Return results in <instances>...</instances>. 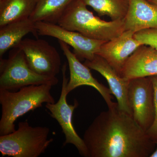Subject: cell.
Segmentation results:
<instances>
[{
  "label": "cell",
  "instance_id": "6da1fadb",
  "mask_svg": "<svg viewBox=\"0 0 157 157\" xmlns=\"http://www.w3.org/2000/svg\"><path fill=\"white\" fill-rule=\"evenodd\" d=\"M82 139L89 157H148L156 145L117 104L96 117Z\"/></svg>",
  "mask_w": 157,
  "mask_h": 157
},
{
  "label": "cell",
  "instance_id": "7a4b0ae2",
  "mask_svg": "<svg viewBox=\"0 0 157 157\" xmlns=\"http://www.w3.org/2000/svg\"><path fill=\"white\" fill-rule=\"evenodd\" d=\"M52 86L49 84L32 85L16 91L0 89V135L15 131L14 123L27 113L42 107L44 103H56L51 93Z\"/></svg>",
  "mask_w": 157,
  "mask_h": 157
},
{
  "label": "cell",
  "instance_id": "3957f363",
  "mask_svg": "<svg viewBox=\"0 0 157 157\" xmlns=\"http://www.w3.org/2000/svg\"><path fill=\"white\" fill-rule=\"evenodd\" d=\"M124 20H103L89 11L82 0H73L57 24L90 39L107 42L120 36L125 31Z\"/></svg>",
  "mask_w": 157,
  "mask_h": 157
},
{
  "label": "cell",
  "instance_id": "277c9868",
  "mask_svg": "<svg viewBox=\"0 0 157 157\" xmlns=\"http://www.w3.org/2000/svg\"><path fill=\"white\" fill-rule=\"evenodd\" d=\"M47 127H33L27 121L20 122L14 132L0 135V152L2 156L38 157L53 141L48 139Z\"/></svg>",
  "mask_w": 157,
  "mask_h": 157
},
{
  "label": "cell",
  "instance_id": "5b68a950",
  "mask_svg": "<svg viewBox=\"0 0 157 157\" xmlns=\"http://www.w3.org/2000/svg\"><path fill=\"white\" fill-rule=\"evenodd\" d=\"M58 82L56 76H42L32 70L19 47L11 49L8 58L0 59L1 89L16 91L32 85L49 84L54 86Z\"/></svg>",
  "mask_w": 157,
  "mask_h": 157
},
{
  "label": "cell",
  "instance_id": "8992f818",
  "mask_svg": "<svg viewBox=\"0 0 157 157\" xmlns=\"http://www.w3.org/2000/svg\"><path fill=\"white\" fill-rule=\"evenodd\" d=\"M67 64L65 63L62 68L63 82L61 94L57 103L45 104V107L49 110L51 116L56 120L60 126L65 140L63 144L65 146L72 144L77 149L79 155L83 157H89L88 151L83 139L79 137L74 128L73 123V116L74 110L78 107V103L75 99L74 104H68L67 101V86L69 79L66 76Z\"/></svg>",
  "mask_w": 157,
  "mask_h": 157
},
{
  "label": "cell",
  "instance_id": "52a82bcc",
  "mask_svg": "<svg viewBox=\"0 0 157 157\" xmlns=\"http://www.w3.org/2000/svg\"><path fill=\"white\" fill-rule=\"evenodd\" d=\"M128 98L132 117L146 132L151 126L155 118L154 94L151 77L130 80Z\"/></svg>",
  "mask_w": 157,
  "mask_h": 157
},
{
  "label": "cell",
  "instance_id": "ba28073f",
  "mask_svg": "<svg viewBox=\"0 0 157 157\" xmlns=\"http://www.w3.org/2000/svg\"><path fill=\"white\" fill-rule=\"evenodd\" d=\"M18 47L25 55L30 67L42 76L56 77L59 73L61 59L58 52L43 39H23Z\"/></svg>",
  "mask_w": 157,
  "mask_h": 157
},
{
  "label": "cell",
  "instance_id": "9c48e42d",
  "mask_svg": "<svg viewBox=\"0 0 157 157\" xmlns=\"http://www.w3.org/2000/svg\"><path fill=\"white\" fill-rule=\"evenodd\" d=\"M39 35L53 37L73 48L79 60H91L106 41L95 40L76 31L69 30L57 24L38 21L35 22Z\"/></svg>",
  "mask_w": 157,
  "mask_h": 157
},
{
  "label": "cell",
  "instance_id": "30bf717a",
  "mask_svg": "<svg viewBox=\"0 0 157 157\" xmlns=\"http://www.w3.org/2000/svg\"><path fill=\"white\" fill-rule=\"evenodd\" d=\"M61 49L67 60L70 77L67 86V91L69 94L76 88L82 86H87L94 87L101 94L108 108L117 105V103L112 101V97L109 88L100 83L93 76L90 69L81 63L76 55L70 49V46L58 40Z\"/></svg>",
  "mask_w": 157,
  "mask_h": 157
},
{
  "label": "cell",
  "instance_id": "8fae6325",
  "mask_svg": "<svg viewBox=\"0 0 157 157\" xmlns=\"http://www.w3.org/2000/svg\"><path fill=\"white\" fill-rule=\"evenodd\" d=\"M132 31H125L120 36L103 44L97 55L104 59L121 75L130 56L143 45L135 37Z\"/></svg>",
  "mask_w": 157,
  "mask_h": 157
},
{
  "label": "cell",
  "instance_id": "7c38bea8",
  "mask_svg": "<svg viewBox=\"0 0 157 157\" xmlns=\"http://www.w3.org/2000/svg\"><path fill=\"white\" fill-rule=\"evenodd\" d=\"M84 64L105 78L111 94L116 98L119 108L132 117L128 98L130 80L122 77L104 59L97 55L91 60H85Z\"/></svg>",
  "mask_w": 157,
  "mask_h": 157
},
{
  "label": "cell",
  "instance_id": "4fadbf2b",
  "mask_svg": "<svg viewBox=\"0 0 157 157\" xmlns=\"http://www.w3.org/2000/svg\"><path fill=\"white\" fill-rule=\"evenodd\" d=\"M121 76L128 80L157 76V49L140 45L128 59Z\"/></svg>",
  "mask_w": 157,
  "mask_h": 157
},
{
  "label": "cell",
  "instance_id": "5bb4252c",
  "mask_svg": "<svg viewBox=\"0 0 157 157\" xmlns=\"http://www.w3.org/2000/svg\"><path fill=\"white\" fill-rule=\"evenodd\" d=\"M128 10L124 18L125 31L134 33L157 29V6L147 0H129Z\"/></svg>",
  "mask_w": 157,
  "mask_h": 157
},
{
  "label": "cell",
  "instance_id": "9a60e30c",
  "mask_svg": "<svg viewBox=\"0 0 157 157\" xmlns=\"http://www.w3.org/2000/svg\"><path fill=\"white\" fill-rule=\"evenodd\" d=\"M32 33L38 38L35 22L29 18L11 23L0 28V58L10 49L17 48L23 38Z\"/></svg>",
  "mask_w": 157,
  "mask_h": 157
},
{
  "label": "cell",
  "instance_id": "2e32d148",
  "mask_svg": "<svg viewBox=\"0 0 157 157\" xmlns=\"http://www.w3.org/2000/svg\"><path fill=\"white\" fill-rule=\"evenodd\" d=\"M37 0H0V28L29 18Z\"/></svg>",
  "mask_w": 157,
  "mask_h": 157
},
{
  "label": "cell",
  "instance_id": "e0dca14e",
  "mask_svg": "<svg viewBox=\"0 0 157 157\" xmlns=\"http://www.w3.org/2000/svg\"><path fill=\"white\" fill-rule=\"evenodd\" d=\"M73 0H37L29 18L38 21L57 24L64 12Z\"/></svg>",
  "mask_w": 157,
  "mask_h": 157
},
{
  "label": "cell",
  "instance_id": "ac0fdd59",
  "mask_svg": "<svg viewBox=\"0 0 157 157\" xmlns=\"http://www.w3.org/2000/svg\"><path fill=\"white\" fill-rule=\"evenodd\" d=\"M100 16H109L111 20L124 19L129 6V0H82Z\"/></svg>",
  "mask_w": 157,
  "mask_h": 157
},
{
  "label": "cell",
  "instance_id": "d6986e66",
  "mask_svg": "<svg viewBox=\"0 0 157 157\" xmlns=\"http://www.w3.org/2000/svg\"><path fill=\"white\" fill-rule=\"evenodd\" d=\"M135 39L143 45L157 49V29H147L135 33Z\"/></svg>",
  "mask_w": 157,
  "mask_h": 157
},
{
  "label": "cell",
  "instance_id": "ffe728a7",
  "mask_svg": "<svg viewBox=\"0 0 157 157\" xmlns=\"http://www.w3.org/2000/svg\"><path fill=\"white\" fill-rule=\"evenodd\" d=\"M154 94L155 118L151 126L146 132L150 139L155 143L157 142V76H151Z\"/></svg>",
  "mask_w": 157,
  "mask_h": 157
},
{
  "label": "cell",
  "instance_id": "44dd1931",
  "mask_svg": "<svg viewBox=\"0 0 157 157\" xmlns=\"http://www.w3.org/2000/svg\"><path fill=\"white\" fill-rule=\"evenodd\" d=\"M155 143L156 144L157 146V142H155ZM149 157H157V146L155 150L153 152L151 155Z\"/></svg>",
  "mask_w": 157,
  "mask_h": 157
},
{
  "label": "cell",
  "instance_id": "7402d4cb",
  "mask_svg": "<svg viewBox=\"0 0 157 157\" xmlns=\"http://www.w3.org/2000/svg\"><path fill=\"white\" fill-rule=\"evenodd\" d=\"M147 1L157 6V0H147Z\"/></svg>",
  "mask_w": 157,
  "mask_h": 157
}]
</instances>
